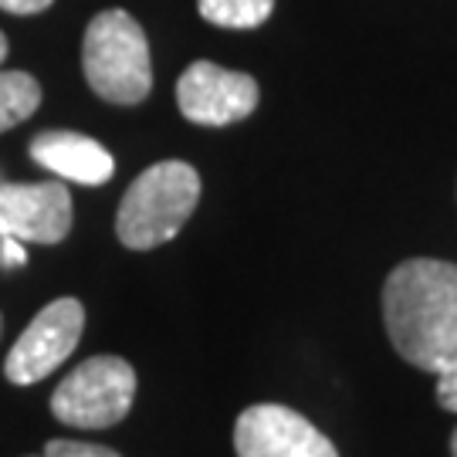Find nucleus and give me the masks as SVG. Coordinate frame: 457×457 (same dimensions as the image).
Listing matches in <instances>:
<instances>
[{
  "label": "nucleus",
  "instance_id": "obj_7",
  "mask_svg": "<svg viewBox=\"0 0 457 457\" xmlns=\"http://www.w3.org/2000/svg\"><path fill=\"white\" fill-rule=\"evenodd\" d=\"M71 194L62 180L0 183V237L21 245H58L71 230Z\"/></svg>",
  "mask_w": 457,
  "mask_h": 457
},
{
  "label": "nucleus",
  "instance_id": "obj_17",
  "mask_svg": "<svg viewBox=\"0 0 457 457\" xmlns=\"http://www.w3.org/2000/svg\"><path fill=\"white\" fill-rule=\"evenodd\" d=\"M451 454L457 457V430H454V437H451Z\"/></svg>",
  "mask_w": 457,
  "mask_h": 457
},
{
  "label": "nucleus",
  "instance_id": "obj_4",
  "mask_svg": "<svg viewBox=\"0 0 457 457\" xmlns=\"http://www.w3.org/2000/svg\"><path fill=\"white\" fill-rule=\"evenodd\" d=\"M136 400V370L122 356H92L54 386V420L82 430H105L129 417Z\"/></svg>",
  "mask_w": 457,
  "mask_h": 457
},
{
  "label": "nucleus",
  "instance_id": "obj_14",
  "mask_svg": "<svg viewBox=\"0 0 457 457\" xmlns=\"http://www.w3.org/2000/svg\"><path fill=\"white\" fill-rule=\"evenodd\" d=\"M437 403H441L444 410L457 413V373L437 376Z\"/></svg>",
  "mask_w": 457,
  "mask_h": 457
},
{
  "label": "nucleus",
  "instance_id": "obj_2",
  "mask_svg": "<svg viewBox=\"0 0 457 457\" xmlns=\"http://www.w3.org/2000/svg\"><path fill=\"white\" fill-rule=\"evenodd\" d=\"M200 204V177L183 160H163L143 170L122 194L115 213V234L132 251L173 241Z\"/></svg>",
  "mask_w": 457,
  "mask_h": 457
},
{
  "label": "nucleus",
  "instance_id": "obj_15",
  "mask_svg": "<svg viewBox=\"0 0 457 457\" xmlns=\"http://www.w3.org/2000/svg\"><path fill=\"white\" fill-rule=\"evenodd\" d=\"M0 254H4V258H0L4 268H21V264L28 262V258H24V245L14 241V237H0Z\"/></svg>",
  "mask_w": 457,
  "mask_h": 457
},
{
  "label": "nucleus",
  "instance_id": "obj_3",
  "mask_svg": "<svg viewBox=\"0 0 457 457\" xmlns=\"http://www.w3.org/2000/svg\"><path fill=\"white\" fill-rule=\"evenodd\" d=\"M82 68L92 92L112 105H139L153 92L146 31L119 7L92 17L82 41Z\"/></svg>",
  "mask_w": 457,
  "mask_h": 457
},
{
  "label": "nucleus",
  "instance_id": "obj_13",
  "mask_svg": "<svg viewBox=\"0 0 457 457\" xmlns=\"http://www.w3.org/2000/svg\"><path fill=\"white\" fill-rule=\"evenodd\" d=\"M54 0H0V11H7V14H41V11H48Z\"/></svg>",
  "mask_w": 457,
  "mask_h": 457
},
{
  "label": "nucleus",
  "instance_id": "obj_8",
  "mask_svg": "<svg viewBox=\"0 0 457 457\" xmlns=\"http://www.w3.org/2000/svg\"><path fill=\"white\" fill-rule=\"evenodd\" d=\"M258 82L245 71L194 62L177 82V105L196 126H230L258 109Z\"/></svg>",
  "mask_w": 457,
  "mask_h": 457
},
{
  "label": "nucleus",
  "instance_id": "obj_10",
  "mask_svg": "<svg viewBox=\"0 0 457 457\" xmlns=\"http://www.w3.org/2000/svg\"><path fill=\"white\" fill-rule=\"evenodd\" d=\"M41 105V85L28 71H0V132L31 119Z\"/></svg>",
  "mask_w": 457,
  "mask_h": 457
},
{
  "label": "nucleus",
  "instance_id": "obj_11",
  "mask_svg": "<svg viewBox=\"0 0 457 457\" xmlns=\"http://www.w3.org/2000/svg\"><path fill=\"white\" fill-rule=\"evenodd\" d=\"M196 7H200V17L217 28L251 31V28H262L271 17L275 0H196Z\"/></svg>",
  "mask_w": 457,
  "mask_h": 457
},
{
  "label": "nucleus",
  "instance_id": "obj_1",
  "mask_svg": "<svg viewBox=\"0 0 457 457\" xmlns=\"http://www.w3.org/2000/svg\"><path fill=\"white\" fill-rule=\"evenodd\" d=\"M383 326L410 366L457 373V264L441 258L396 264L383 281Z\"/></svg>",
  "mask_w": 457,
  "mask_h": 457
},
{
  "label": "nucleus",
  "instance_id": "obj_16",
  "mask_svg": "<svg viewBox=\"0 0 457 457\" xmlns=\"http://www.w3.org/2000/svg\"><path fill=\"white\" fill-rule=\"evenodd\" d=\"M4 58H7V37L0 31V65H4Z\"/></svg>",
  "mask_w": 457,
  "mask_h": 457
},
{
  "label": "nucleus",
  "instance_id": "obj_5",
  "mask_svg": "<svg viewBox=\"0 0 457 457\" xmlns=\"http://www.w3.org/2000/svg\"><path fill=\"white\" fill-rule=\"evenodd\" d=\"M85 328V309L79 298H54L37 312L31 326L21 332L4 360V376L14 386H31L51 376L75 353Z\"/></svg>",
  "mask_w": 457,
  "mask_h": 457
},
{
  "label": "nucleus",
  "instance_id": "obj_12",
  "mask_svg": "<svg viewBox=\"0 0 457 457\" xmlns=\"http://www.w3.org/2000/svg\"><path fill=\"white\" fill-rule=\"evenodd\" d=\"M41 457H122L112 447L102 444H82V441H48Z\"/></svg>",
  "mask_w": 457,
  "mask_h": 457
},
{
  "label": "nucleus",
  "instance_id": "obj_9",
  "mask_svg": "<svg viewBox=\"0 0 457 457\" xmlns=\"http://www.w3.org/2000/svg\"><path fill=\"white\" fill-rule=\"evenodd\" d=\"M31 160L54 173L58 180L102 187L112 180L115 160L98 139L71 129H45L31 139Z\"/></svg>",
  "mask_w": 457,
  "mask_h": 457
},
{
  "label": "nucleus",
  "instance_id": "obj_18",
  "mask_svg": "<svg viewBox=\"0 0 457 457\" xmlns=\"http://www.w3.org/2000/svg\"><path fill=\"white\" fill-rule=\"evenodd\" d=\"M0 326H4V322H0Z\"/></svg>",
  "mask_w": 457,
  "mask_h": 457
},
{
  "label": "nucleus",
  "instance_id": "obj_6",
  "mask_svg": "<svg viewBox=\"0 0 457 457\" xmlns=\"http://www.w3.org/2000/svg\"><path fill=\"white\" fill-rule=\"evenodd\" d=\"M237 457H339L326 434L298 410L254 403L234 424Z\"/></svg>",
  "mask_w": 457,
  "mask_h": 457
}]
</instances>
